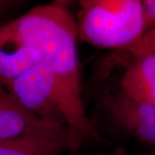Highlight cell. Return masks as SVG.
<instances>
[{"instance_id": "obj_11", "label": "cell", "mask_w": 155, "mask_h": 155, "mask_svg": "<svg viewBox=\"0 0 155 155\" xmlns=\"http://www.w3.org/2000/svg\"><path fill=\"white\" fill-rule=\"evenodd\" d=\"M99 155H128L124 151V150L122 149H118L115 151V152H113V153H99Z\"/></svg>"}, {"instance_id": "obj_1", "label": "cell", "mask_w": 155, "mask_h": 155, "mask_svg": "<svg viewBox=\"0 0 155 155\" xmlns=\"http://www.w3.org/2000/svg\"><path fill=\"white\" fill-rule=\"evenodd\" d=\"M77 41V22L61 4L35 6L0 26V48L8 44L32 48L54 74L59 104L71 136L72 153H77L85 140L107 143L85 114Z\"/></svg>"}, {"instance_id": "obj_7", "label": "cell", "mask_w": 155, "mask_h": 155, "mask_svg": "<svg viewBox=\"0 0 155 155\" xmlns=\"http://www.w3.org/2000/svg\"><path fill=\"white\" fill-rule=\"evenodd\" d=\"M123 92L155 105V53L134 57L122 79Z\"/></svg>"}, {"instance_id": "obj_6", "label": "cell", "mask_w": 155, "mask_h": 155, "mask_svg": "<svg viewBox=\"0 0 155 155\" xmlns=\"http://www.w3.org/2000/svg\"><path fill=\"white\" fill-rule=\"evenodd\" d=\"M49 124L54 123L25 110L0 84V140L17 138Z\"/></svg>"}, {"instance_id": "obj_8", "label": "cell", "mask_w": 155, "mask_h": 155, "mask_svg": "<svg viewBox=\"0 0 155 155\" xmlns=\"http://www.w3.org/2000/svg\"><path fill=\"white\" fill-rule=\"evenodd\" d=\"M41 62V55L32 48L17 47L11 53L0 48V84L5 86Z\"/></svg>"}, {"instance_id": "obj_9", "label": "cell", "mask_w": 155, "mask_h": 155, "mask_svg": "<svg viewBox=\"0 0 155 155\" xmlns=\"http://www.w3.org/2000/svg\"><path fill=\"white\" fill-rule=\"evenodd\" d=\"M133 57L155 53V28L146 32L138 41L126 50Z\"/></svg>"}, {"instance_id": "obj_4", "label": "cell", "mask_w": 155, "mask_h": 155, "mask_svg": "<svg viewBox=\"0 0 155 155\" xmlns=\"http://www.w3.org/2000/svg\"><path fill=\"white\" fill-rule=\"evenodd\" d=\"M99 101L126 132L140 141L155 144V105L134 99L122 90L102 91Z\"/></svg>"}, {"instance_id": "obj_2", "label": "cell", "mask_w": 155, "mask_h": 155, "mask_svg": "<svg viewBox=\"0 0 155 155\" xmlns=\"http://www.w3.org/2000/svg\"><path fill=\"white\" fill-rule=\"evenodd\" d=\"M80 6L78 40L100 48L126 51L145 34L140 0H83Z\"/></svg>"}, {"instance_id": "obj_3", "label": "cell", "mask_w": 155, "mask_h": 155, "mask_svg": "<svg viewBox=\"0 0 155 155\" xmlns=\"http://www.w3.org/2000/svg\"><path fill=\"white\" fill-rule=\"evenodd\" d=\"M25 110L41 120L67 125L58 101L54 74L43 63L5 85Z\"/></svg>"}, {"instance_id": "obj_10", "label": "cell", "mask_w": 155, "mask_h": 155, "mask_svg": "<svg viewBox=\"0 0 155 155\" xmlns=\"http://www.w3.org/2000/svg\"><path fill=\"white\" fill-rule=\"evenodd\" d=\"M145 33L155 28V0L141 1Z\"/></svg>"}, {"instance_id": "obj_5", "label": "cell", "mask_w": 155, "mask_h": 155, "mask_svg": "<svg viewBox=\"0 0 155 155\" xmlns=\"http://www.w3.org/2000/svg\"><path fill=\"white\" fill-rule=\"evenodd\" d=\"M67 125L54 123L10 140H0V155H61L72 153Z\"/></svg>"}]
</instances>
